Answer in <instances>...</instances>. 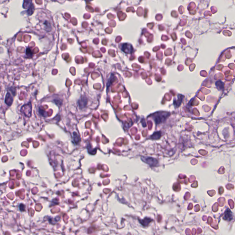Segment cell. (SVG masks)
Segmentation results:
<instances>
[{"instance_id":"cell-1","label":"cell","mask_w":235,"mask_h":235,"mask_svg":"<svg viewBox=\"0 0 235 235\" xmlns=\"http://www.w3.org/2000/svg\"><path fill=\"white\" fill-rule=\"evenodd\" d=\"M121 49L125 53H131L133 52V47L132 45L127 43L122 44L121 46Z\"/></svg>"},{"instance_id":"cell-2","label":"cell","mask_w":235,"mask_h":235,"mask_svg":"<svg viewBox=\"0 0 235 235\" xmlns=\"http://www.w3.org/2000/svg\"><path fill=\"white\" fill-rule=\"evenodd\" d=\"M161 114H158V115H156L155 116V120L157 124H159L160 122L164 121V120L166 119L167 117L168 116L169 114H165L163 113L162 116H160Z\"/></svg>"},{"instance_id":"cell-3","label":"cell","mask_w":235,"mask_h":235,"mask_svg":"<svg viewBox=\"0 0 235 235\" xmlns=\"http://www.w3.org/2000/svg\"><path fill=\"white\" fill-rule=\"evenodd\" d=\"M223 219L225 220H228V221H230L232 219V214L229 209H227V210L225 212Z\"/></svg>"},{"instance_id":"cell-4","label":"cell","mask_w":235,"mask_h":235,"mask_svg":"<svg viewBox=\"0 0 235 235\" xmlns=\"http://www.w3.org/2000/svg\"><path fill=\"white\" fill-rule=\"evenodd\" d=\"M13 101V98L12 97L10 93L9 92L7 93L6 97V103L8 104V105H10Z\"/></svg>"},{"instance_id":"cell-5","label":"cell","mask_w":235,"mask_h":235,"mask_svg":"<svg viewBox=\"0 0 235 235\" xmlns=\"http://www.w3.org/2000/svg\"><path fill=\"white\" fill-rule=\"evenodd\" d=\"M34 4L33 3H31V5H30L28 10L27 11V13L28 14V15H31L32 14L34 13Z\"/></svg>"},{"instance_id":"cell-6","label":"cell","mask_w":235,"mask_h":235,"mask_svg":"<svg viewBox=\"0 0 235 235\" xmlns=\"http://www.w3.org/2000/svg\"><path fill=\"white\" fill-rule=\"evenodd\" d=\"M24 2L25 3H26V4H24H24H23V8H24V9L29 8V7L30 5H31V4L32 3H31V1H24Z\"/></svg>"},{"instance_id":"cell-7","label":"cell","mask_w":235,"mask_h":235,"mask_svg":"<svg viewBox=\"0 0 235 235\" xmlns=\"http://www.w3.org/2000/svg\"><path fill=\"white\" fill-rule=\"evenodd\" d=\"M26 53V55L28 56L29 58H32L33 56V53L30 49L27 48Z\"/></svg>"},{"instance_id":"cell-8","label":"cell","mask_w":235,"mask_h":235,"mask_svg":"<svg viewBox=\"0 0 235 235\" xmlns=\"http://www.w3.org/2000/svg\"><path fill=\"white\" fill-rule=\"evenodd\" d=\"M25 206L24 205V204H20L19 206V209L21 211L23 212L25 211Z\"/></svg>"},{"instance_id":"cell-9","label":"cell","mask_w":235,"mask_h":235,"mask_svg":"<svg viewBox=\"0 0 235 235\" xmlns=\"http://www.w3.org/2000/svg\"><path fill=\"white\" fill-rule=\"evenodd\" d=\"M1 87H0V91H1Z\"/></svg>"}]
</instances>
